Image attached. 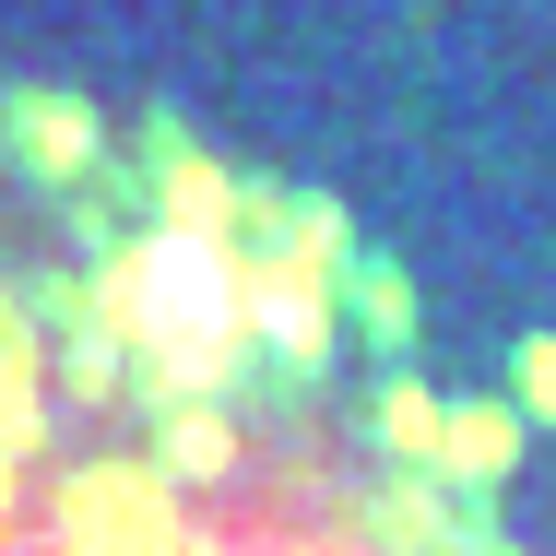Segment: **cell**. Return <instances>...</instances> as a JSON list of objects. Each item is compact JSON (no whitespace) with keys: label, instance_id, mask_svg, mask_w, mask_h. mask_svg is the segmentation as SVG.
I'll return each mask as SVG.
<instances>
[{"label":"cell","instance_id":"6da1fadb","mask_svg":"<svg viewBox=\"0 0 556 556\" xmlns=\"http://www.w3.org/2000/svg\"><path fill=\"white\" fill-rule=\"evenodd\" d=\"M0 130V556H509V415L403 367L415 308L332 202L118 154L84 96Z\"/></svg>","mask_w":556,"mask_h":556}]
</instances>
